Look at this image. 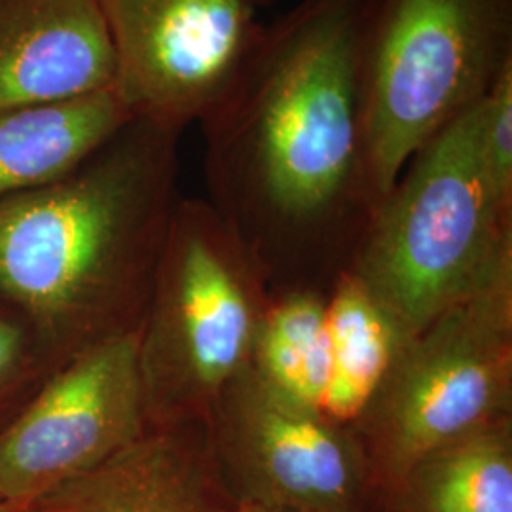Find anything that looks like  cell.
Returning <instances> with one entry per match:
<instances>
[{"instance_id":"17","label":"cell","mask_w":512,"mask_h":512,"mask_svg":"<svg viewBox=\"0 0 512 512\" xmlns=\"http://www.w3.org/2000/svg\"><path fill=\"white\" fill-rule=\"evenodd\" d=\"M482 158L495 192L512 205V63H509L478 107Z\"/></svg>"},{"instance_id":"5","label":"cell","mask_w":512,"mask_h":512,"mask_svg":"<svg viewBox=\"0 0 512 512\" xmlns=\"http://www.w3.org/2000/svg\"><path fill=\"white\" fill-rule=\"evenodd\" d=\"M270 291L207 200L181 198L139 329L147 425L209 420L249 365Z\"/></svg>"},{"instance_id":"8","label":"cell","mask_w":512,"mask_h":512,"mask_svg":"<svg viewBox=\"0 0 512 512\" xmlns=\"http://www.w3.org/2000/svg\"><path fill=\"white\" fill-rule=\"evenodd\" d=\"M135 118L184 131L219 105L266 31L272 0H95Z\"/></svg>"},{"instance_id":"1","label":"cell","mask_w":512,"mask_h":512,"mask_svg":"<svg viewBox=\"0 0 512 512\" xmlns=\"http://www.w3.org/2000/svg\"><path fill=\"white\" fill-rule=\"evenodd\" d=\"M366 0H300L202 122L207 202L270 293H327L378 209L366 167Z\"/></svg>"},{"instance_id":"10","label":"cell","mask_w":512,"mask_h":512,"mask_svg":"<svg viewBox=\"0 0 512 512\" xmlns=\"http://www.w3.org/2000/svg\"><path fill=\"white\" fill-rule=\"evenodd\" d=\"M23 512H243L226 488L205 421L147 425L92 469Z\"/></svg>"},{"instance_id":"9","label":"cell","mask_w":512,"mask_h":512,"mask_svg":"<svg viewBox=\"0 0 512 512\" xmlns=\"http://www.w3.org/2000/svg\"><path fill=\"white\" fill-rule=\"evenodd\" d=\"M137 346L133 332L61 363L0 431V503L25 509L143 433Z\"/></svg>"},{"instance_id":"12","label":"cell","mask_w":512,"mask_h":512,"mask_svg":"<svg viewBox=\"0 0 512 512\" xmlns=\"http://www.w3.org/2000/svg\"><path fill=\"white\" fill-rule=\"evenodd\" d=\"M133 118L118 88L0 107V200L69 175Z\"/></svg>"},{"instance_id":"18","label":"cell","mask_w":512,"mask_h":512,"mask_svg":"<svg viewBox=\"0 0 512 512\" xmlns=\"http://www.w3.org/2000/svg\"><path fill=\"white\" fill-rule=\"evenodd\" d=\"M0 512H23L18 507H12V505H6V503H0Z\"/></svg>"},{"instance_id":"2","label":"cell","mask_w":512,"mask_h":512,"mask_svg":"<svg viewBox=\"0 0 512 512\" xmlns=\"http://www.w3.org/2000/svg\"><path fill=\"white\" fill-rule=\"evenodd\" d=\"M181 135L133 118L69 175L0 200V298L59 363L141 329L183 198Z\"/></svg>"},{"instance_id":"19","label":"cell","mask_w":512,"mask_h":512,"mask_svg":"<svg viewBox=\"0 0 512 512\" xmlns=\"http://www.w3.org/2000/svg\"><path fill=\"white\" fill-rule=\"evenodd\" d=\"M243 512H285V511H274V509H262V507H245Z\"/></svg>"},{"instance_id":"11","label":"cell","mask_w":512,"mask_h":512,"mask_svg":"<svg viewBox=\"0 0 512 512\" xmlns=\"http://www.w3.org/2000/svg\"><path fill=\"white\" fill-rule=\"evenodd\" d=\"M118 59L95 0H0V107L116 88Z\"/></svg>"},{"instance_id":"4","label":"cell","mask_w":512,"mask_h":512,"mask_svg":"<svg viewBox=\"0 0 512 512\" xmlns=\"http://www.w3.org/2000/svg\"><path fill=\"white\" fill-rule=\"evenodd\" d=\"M512 63V0H366L359 84L378 205L435 135Z\"/></svg>"},{"instance_id":"7","label":"cell","mask_w":512,"mask_h":512,"mask_svg":"<svg viewBox=\"0 0 512 512\" xmlns=\"http://www.w3.org/2000/svg\"><path fill=\"white\" fill-rule=\"evenodd\" d=\"M220 476L245 507L368 512L372 469L355 433L277 393L245 366L209 420Z\"/></svg>"},{"instance_id":"3","label":"cell","mask_w":512,"mask_h":512,"mask_svg":"<svg viewBox=\"0 0 512 512\" xmlns=\"http://www.w3.org/2000/svg\"><path fill=\"white\" fill-rule=\"evenodd\" d=\"M480 103L406 164L349 268L408 340L512 260V205L482 158Z\"/></svg>"},{"instance_id":"6","label":"cell","mask_w":512,"mask_h":512,"mask_svg":"<svg viewBox=\"0 0 512 512\" xmlns=\"http://www.w3.org/2000/svg\"><path fill=\"white\" fill-rule=\"evenodd\" d=\"M512 418V260L408 340L351 429L376 495L420 459Z\"/></svg>"},{"instance_id":"15","label":"cell","mask_w":512,"mask_h":512,"mask_svg":"<svg viewBox=\"0 0 512 512\" xmlns=\"http://www.w3.org/2000/svg\"><path fill=\"white\" fill-rule=\"evenodd\" d=\"M249 368L294 403L321 410L329 374L327 293H270L256 327Z\"/></svg>"},{"instance_id":"16","label":"cell","mask_w":512,"mask_h":512,"mask_svg":"<svg viewBox=\"0 0 512 512\" xmlns=\"http://www.w3.org/2000/svg\"><path fill=\"white\" fill-rule=\"evenodd\" d=\"M59 365L33 325L0 298V431L18 418Z\"/></svg>"},{"instance_id":"13","label":"cell","mask_w":512,"mask_h":512,"mask_svg":"<svg viewBox=\"0 0 512 512\" xmlns=\"http://www.w3.org/2000/svg\"><path fill=\"white\" fill-rule=\"evenodd\" d=\"M408 338L353 272L327 291L329 374L321 412L353 429L389 376Z\"/></svg>"},{"instance_id":"14","label":"cell","mask_w":512,"mask_h":512,"mask_svg":"<svg viewBox=\"0 0 512 512\" xmlns=\"http://www.w3.org/2000/svg\"><path fill=\"white\" fill-rule=\"evenodd\" d=\"M389 501L401 512H512V418L420 459Z\"/></svg>"}]
</instances>
